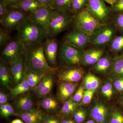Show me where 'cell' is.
Masks as SVG:
<instances>
[{"label": "cell", "instance_id": "27", "mask_svg": "<svg viewBox=\"0 0 123 123\" xmlns=\"http://www.w3.org/2000/svg\"><path fill=\"white\" fill-rule=\"evenodd\" d=\"M111 68L113 75L123 78V58L120 57L115 59L112 62Z\"/></svg>", "mask_w": 123, "mask_h": 123}, {"label": "cell", "instance_id": "44", "mask_svg": "<svg viewBox=\"0 0 123 123\" xmlns=\"http://www.w3.org/2000/svg\"><path fill=\"white\" fill-rule=\"evenodd\" d=\"M114 86L116 89L119 91L123 90V78H119L114 82Z\"/></svg>", "mask_w": 123, "mask_h": 123}, {"label": "cell", "instance_id": "24", "mask_svg": "<svg viewBox=\"0 0 123 123\" xmlns=\"http://www.w3.org/2000/svg\"><path fill=\"white\" fill-rule=\"evenodd\" d=\"M41 105L44 110L49 112H52L55 111L58 108V103L54 97L48 96L42 101Z\"/></svg>", "mask_w": 123, "mask_h": 123}, {"label": "cell", "instance_id": "28", "mask_svg": "<svg viewBox=\"0 0 123 123\" xmlns=\"http://www.w3.org/2000/svg\"><path fill=\"white\" fill-rule=\"evenodd\" d=\"M10 76L7 66L4 63L1 62L0 64V80L2 85L7 88L11 82Z\"/></svg>", "mask_w": 123, "mask_h": 123}, {"label": "cell", "instance_id": "30", "mask_svg": "<svg viewBox=\"0 0 123 123\" xmlns=\"http://www.w3.org/2000/svg\"><path fill=\"white\" fill-rule=\"evenodd\" d=\"M72 0H53L52 8L55 10L69 11Z\"/></svg>", "mask_w": 123, "mask_h": 123}, {"label": "cell", "instance_id": "22", "mask_svg": "<svg viewBox=\"0 0 123 123\" xmlns=\"http://www.w3.org/2000/svg\"><path fill=\"white\" fill-rule=\"evenodd\" d=\"M11 97H15L20 95L24 94L31 89L28 83L26 76L22 81L17 84L13 88H8Z\"/></svg>", "mask_w": 123, "mask_h": 123}, {"label": "cell", "instance_id": "13", "mask_svg": "<svg viewBox=\"0 0 123 123\" xmlns=\"http://www.w3.org/2000/svg\"><path fill=\"white\" fill-rule=\"evenodd\" d=\"M111 111L105 104L98 102L91 108L90 116L97 123H109Z\"/></svg>", "mask_w": 123, "mask_h": 123}, {"label": "cell", "instance_id": "21", "mask_svg": "<svg viewBox=\"0 0 123 123\" xmlns=\"http://www.w3.org/2000/svg\"><path fill=\"white\" fill-rule=\"evenodd\" d=\"M15 105L18 110L21 112H24L33 109V101L30 95L24 94L18 98Z\"/></svg>", "mask_w": 123, "mask_h": 123}, {"label": "cell", "instance_id": "26", "mask_svg": "<svg viewBox=\"0 0 123 123\" xmlns=\"http://www.w3.org/2000/svg\"><path fill=\"white\" fill-rule=\"evenodd\" d=\"M77 107L76 102L73 99H68L64 102L61 110V114L64 116H69L74 114L76 110Z\"/></svg>", "mask_w": 123, "mask_h": 123}, {"label": "cell", "instance_id": "4", "mask_svg": "<svg viewBox=\"0 0 123 123\" xmlns=\"http://www.w3.org/2000/svg\"><path fill=\"white\" fill-rule=\"evenodd\" d=\"M73 23L74 17L69 11L55 10L47 30L48 36L54 38L68 29Z\"/></svg>", "mask_w": 123, "mask_h": 123}, {"label": "cell", "instance_id": "31", "mask_svg": "<svg viewBox=\"0 0 123 123\" xmlns=\"http://www.w3.org/2000/svg\"><path fill=\"white\" fill-rule=\"evenodd\" d=\"M87 0H72L69 12L74 15L86 7Z\"/></svg>", "mask_w": 123, "mask_h": 123}, {"label": "cell", "instance_id": "8", "mask_svg": "<svg viewBox=\"0 0 123 123\" xmlns=\"http://www.w3.org/2000/svg\"><path fill=\"white\" fill-rule=\"evenodd\" d=\"M86 8L91 13L103 24L108 23L111 12L104 0H87Z\"/></svg>", "mask_w": 123, "mask_h": 123}, {"label": "cell", "instance_id": "34", "mask_svg": "<svg viewBox=\"0 0 123 123\" xmlns=\"http://www.w3.org/2000/svg\"><path fill=\"white\" fill-rule=\"evenodd\" d=\"M0 113L3 117L7 118L10 116L15 115V110L10 104L7 103L0 106Z\"/></svg>", "mask_w": 123, "mask_h": 123}, {"label": "cell", "instance_id": "11", "mask_svg": "<svg viewBox=\"0 0 123 123\" xmlns=\"http://www.w3.org/2000/svg\"><path fill=\"white\" fill-rule=\"evenodd\" d=\"M12 8L9 10L0 23L4 28L7 30H17L27 17L24 11L18 9Z\"/></svg>", "mask_w": 123, "mask_h": 123}, {"label": "cell", "instance_id": "6", "mask_svg": "<svg viewBox=\"0 0 123 123\" xmlns=\"http://www.w3.org/2000/svg\"><path fill=\"white\" fill-rule=\"evenodd\" d=\"M26 47L18 39L9 42L3 49L1 56L4 61L10 64L25 54Z\"/></svg>", "mask_w": 123, "mask_h": 123}, {"label": "cell", "instance_id": "33", "mask_svg": "<svg viewBox=\"0 0 123 123\" xmlns=\"http://www.w3.org/2000/svg\"><path fill=\"white\" fill-rule=\"evenodd\" d=\"M110 48L113 52H119L123 49V35L114 38L111 43Z\"/></svg>", "mask_w": 123, "mask_h": 123}, {"label": "cell", "instance_id": "41", "mask_svg": "<svg viewBox=\"0 0 123 123\" xmlns=\"http://www.w3.org/2000/svg\"><path fill=\"white\" fill-rule=\"evenodd\" d=\"M84 88L82 86L79 87L73 97V99L76 102H78L82 100L84 96Z\"/></svg>", "mask_w": 123, "mask_h": 123}, {"label": "cell", "instance_id": "42", "mask_svg": "<svg viewBox=\"0 0 123 123\" xmlns=\"http://www.w3.org/2000/svg\"><path fill=\"white\" fill-rule=\"evenodd\" d=\"M115 22L118 28L123 31V13L118 14L115 18Z\"/></svg>", "mask_w": 123, "mask_h": 123}, {"label": "cell", "instance_id": "10", "mask_svg": "<svg viewBox=\"0 0 123 123\" xmlns=\"http://www.w3.org/2000/svg\"><path fill=\"white\" fill-rule=\"evenodd\" d=\"M54 12L53 8L46 5L35 12L31 13L27 18L33 22L43 27L47 31Z\"/></svg>", "mask_w": 123, "mask_h": 123}, {"label": "cell", "instance_id": "49", "mask_svg": "<svg viewBox=\"0 0 123 123\" xmlns=\"http://www.w3.org/2000/svg\"><path fill=\"white\" fill-rule=\"evenodd\" d=\"M104 0V1L107 2L108 4L111 6L115 3L117 0Z\"/></svg>", "mask_w": 123, "mask_h": 123}, {"label": "cell", "instance_id": "47", "mask_svg": "<svg viewBox=\"0 0 123 123\" xmlns=\"http://www.w3.org/2000/svg\"><path fill=\"white\" fill-rule=\"evenodd\" d=\"M39 0L44 4L52 8V6L53 0Z\"/></svg>", "mask_w": 123, "mask_h": 123}, {"label": "cell", "instance_id": "14", "mask_svg": "<svg viewBox=\"0 0 123 123\" xmlns=\"http://www.w3.org/2000/svg\"><path fill=\"white\" fill-rule=\"evenodd\" d=\"M67 67L58 73L60 81L75 83L80 80L84 74L82 69L75 66Z\"/></svg>", "mask_w": 123, "mask_h": 123}, {"label": "cell", "instance_id": "5", "mask_svg": "<svg viewBox=\"0 0 123 123\" xmlns=\"http://www.w3.org/2000/svg\"><path fill=\"white\" fill-rule=\"evenodd\" d=\"M75 27L79 28L90 36L95 30L104 24L99 21L86 7L74 15Z\"/></svg>", "mask_w": 123, "mask_h": 123}, {"label": "cell", "instance_id": "36", "mask_svg": "<svg viewBox=\"0 0 123 123\" xmlns=\"http://www.w3.org/2000/svg\"><path fill=\"white\" fill-rule=\"evenodd\" d=\"M102 93L105 98H111L113 95V87L111 84L107 82L104 84L102 88Z\"/></svg>", "mask_w": 123, "mask_h": 123}, {"label": "cell", "instance_id": "20", "mask_svg": "<svg viewBox=\"0 0 123 123\" xmlns=\"http://www.w3.org/2000/svg\"><path fill=\"white\" fill-rule=\"evenodd\" d=\"M46 5L39 0H21L17 4L10 7L31 13Z\"/></svg>", "mask_w": 123, "mask_h": 123}, {"label": "cell", "instance_id": "29", "mask_svg": "<svg viewBox=\"0 0 123 123\" xmlns=\"http://www.w3.org/2000/svg\"><path fill=\"white\" fill-rule=\"evenodd\" d=\"M44 75V74L28 71L26 76L31 89H35Z\"/></svg>", "mask_w": 123, "mask_h": 123}, {"label": "cell", "instance_id": "40", "mask_svg": "<svg viewBox=\"0 0 123 123\" xmlns=\"http://www.w3.org/2000/svg\"><path fill=\"white\" fill-rule=\"evenodd\" d=\"M7 4L4 0H0V22H2L9 10L7 9Z\"/></svg>", "mask_w": 123, "mask_h": 123}, {"label": "cell", "instance_id": "3", "mask_svg": "<svg viewBox=\"0 0 123 123\" xmlns=\"http://www.w3.org/2000/svg\"><path fill=\"white\" fill-rule=\"evenodd\" d=\"M83 51V50L64 41L59 47L57 59L63 66H75L81 64Z\"/></svg>", "mask_w": 123, "mask_h": 123}, {"label": "cell", "instance_id": "50", "mask_svg": "<svg viewBox=\"0 0 123 123\" xmlns=\"http://www.w3.org/2000/svg\"><path fill=\"white\" fill-rule=\"evenodd\" d=\"M11 123H24V121L21 119H15L13 120Z\"/></svg>", "mask_w": 123, "mask_h": 123}, {"label": "cell", "instance_id": "38", "mask_svg": "<svg viewBox=\"0 0 123 123\" xmlns=\"http://www.w3.org/2000/svg\"><path fill=\"white\" fill-rule=\"evenodd\" d=\"M110 8L112 12L118 14L123 13V0H117Z\"/></svg>", "mask_w": 123, "mask_h": 123}, {"label": "cell", "instance_id": "23", "mask_svg": "<svg viewBox=\"0 0 123 123\" xmlns=\"http://www.w3.org/2000/svg\"><path fill=\"white\" fill-rule=\"evenodd\" d=\"M112 62L107 56H102L93 66L94 70L97 73H105L111 67Z\"/></svg>", "mask_w": 123, "mask_h": 123}, {"label": "cell", "instance_id": "16", "mask_svg": "<svg viewBox=\"0 0 123 123\" xmlns=\"http://www.w3.org/2000/svg\"><path fill=\"white\" fill-rule=\"evenodd\" d=\"M104 51L98 47L92 48L83 51L81 63L86 65H93L103 56Z\"/></svg>", "mask_w": 123, "mask_h": 123}, {"label": "cell", "instance_id": "15", "mask_svg": "<svg viewBox=\"0 0 123 123\" xmlns=\"http://www.w3.org/2000/svg\"><path fill=\"white\" fill-rule=\"evenodd\" d=\"M9 65L10 73L14 82L17 85L22 81L26 75L25 55Z\"/></svg>", "mask_w": 123, "mask_h": 123}, {"label": "cell", "instance_id": "32", "mask_svg": "<svg viewBox=\"0 0 123 123\" xmlns=\"http://www.w3.org/2000/svg\"><path fill=\"white\" fill-rule=\"evenodd\" d=\"M109 123H123V111L117 108L111 109Z\"/></svg>", "mask_w": 123, "mask_h": 123}, {"label": "cell", "instance_id": "17", "mask_svg": "<svg viewBox=\"0 0 123 123\" xmlns=\"http://www.w3.org/2000/svg\"><path fill=\"white\" fill-rule=\"evenodd\" d=\"M53 74H45L35 88L36 92L39 97H44L51 92L53 88Z\"/></svg>", "mask_w": 123, "mask_h": 123}, {"label": "cell", "instance_id": "53", "mask_svg": "<svg viewBox=\"0 0 123 123\" xmlns=\"http://www.w3.org/2000/svg\"></svg>", "mask_w": 123, "mask_h": 123}, {"label": "cell", "instance_id": "2", "mask_svg": "<svg viewBox=\"0 0 123 123\" xmlns=\"http://www.w3.org/2000/svg\"><path fill=\"white\" fill-rule=\"evenodd\" d=\"M17 30L18 39L26 48L41 44L48 36L45 29L27 17Z\"/></svg>", "mask_w": 123, "mask_h": 123}, {"label": "cell", "instance_id": "19", "mask_svg": "<svg viewBox=\"0 0 123 123\" xmlns=\"http://www.w3.org/2000/svg\"><path fill=\"white\" fill-rule=\"evenodd\" d=\"M61 82L57 87V97L60 101L65 102L69 99L75 92L76 84L68 82Z\"/></svg>", "mask_w": 123, "mask_h": 123}, {"label": "cell", "instance_id": "12", "mask_svg": "<svg viewBox=\"0 0 123 123\" xmlns=\"http://www.w3.org/2000/svg\"><path fill=\"white\" fill-rule=\"evenodd\" d=\"M43 51L45 57L49 64L54 68H55L57 63L58 54V40L54 38L47 39L43 45Z\"/></svg>", "mask_w": 123, "mask_h": 123}, {"label": "cell", "instance_id": "51", "mask_svg": "<svg viewBox=\"0 0 123 123\" xmlns=\"http://www.w3.org/2000/svg\"><path fill=\"white\" fill-rule=\"evenodd\" d=\"M85 123H97L93 120H90Z\"/></svg>", "mask_w": 123, "mask_h": 123}, {"label": "cell", "instance_id": "46", "mask_svg": "<svg viewBox=\"0 0 123 123\" xmlns=\"http://www.w3.org/2000/svg\"><path fill=\"white\" fill-rule=\"evenodd\" d=\"M8 6L11 7L17 4L21 0H4Z\"/></svg>", "mask_w": 123, "mask_h": 123}, {"label": "cell", "instance_id": "1", "mask_svg": "<svg viewBox=\"0 0 123 123\" xmlns=\"http://www.w3.org/2000/svg\"><path fill=\"white\" fill-rule=\"evenodd\" d=\"M27 71L43 74H54L58 68L49 64L44 55L43 45H34L26 48L25 55Z\"/></svg>", "mask_w": 123, "mask_h": 123}, {"label": "cell", "instance_id": "18", "mask_svg": "<svg viewBox=\"0 0 123 123\" xmlns=\"http://www.w3.org/2000/svg\"><path fill=\"white\" fill-rule=\"evenodd\" d=\"M15 115L22 120L24 123H40L45 117L42 111L35 108Z\"/></svg>", "mask_w": 123, "mask_h": 123}, {"label": "cell", "instance_id": "35", "mask_svg": "<svg viewBox=\"0 0 123 123\" xmlns=\"http://www.w3.org/2000/svg\"><path fill=\"white\" fill-rule=\"evenodd\" d=\"M74 118L77 123H83L86 116V112L84 109L76 110L74 113Z\"/></svg>", "mask_w": 123, "mask_h": 123}, {"label": "cell", "instance_id": "52", "mask_svg": "<svg viewBox=\"0 0 123 123\" xmlns=\"http://www.w3.org/2000/svg\"><path fill=\"white\" fill-rule=\"evenodd\" d=\"M120 57H122V58H123V54H122V55L120 56Z\"/></svg>", "mask_w": 123, "mask_h": 123}, {"label": "cell", "instance_id": "37", "mask_svg": "<svg viewBox=\"0 0 123 123\" xmlns=\"http://www.w3.org/2000/svg\"><path fill=\"white\" fill-rule=\"evenodd\" d=\"M10 37L7 30L0 28V47L6 45L9 43Z\"/></svg>", "mask_w": 123, "mask_h": 123}, {"label": "cell", "instance_id": "39", "mask_svg": "<svg viewBox=\"0 0 123 123\" xmlns=\"http://www.w3.org/2000/svg\"><path fill=\"white\" fill-rule=\"evenodd\" d=\"M94 92L95 91L93 90H86L85 91L82 99V102L83 104H88L90 103Z\"/></svg>", "mask_w": 123, "mask_h": 123}, {"label": "cell", "instance_id": "43", "mask_svg": "<svg viewBox=\"0 0 123 123\" xmlns=\"http://www.w3.org/2000/svg\"><path fill=\"white\" fill-rule=\"evenodd\" d=\"M40 123H61V121L55 117H44Z\"/></svg>", "mask_w": 123, "mask_h": 123}, {"label": "cell", "instance_id": "9", "mask_svg": "<svg viewBox=\"0 0 123 123\" xmlns=\"http://www.w3.org/2000/svg\"><path fill=\"white\" fill-rule=\"evenodd\" d=\"M64 41L83 50L90 43V37L80 29L75 27L65 35Z\"/></svg>", "mask_w": 123, "mask_h": 123}, {"label": "cell", "instance_id": "7", "mask_svg": "<svg viewBox=\"0 0 123 123\" xmlns=\"http://www.w3.org/2000/svg\"><path fill=\"white\" fill-rule=\"evenodd\" d=\"M115 29L112 25L106 24L96 29L90 36V43L97 47L105 46L114 38Z\"/></svg>", "mask_w": 123, "mask_h": 123}, {"label": "cell", "instance_id": "48", "mask_svg": "<svg viewBox=\"0 0 123 123\" xmlns=\"http://www.w3.org/2000/svg\"><path fill=\"white\" fill-rule=\"evenodd\" d=\"M61 123H77L74 120L71 119H66L63 120L61 121Z\"/></svg>", "mask_w": 123, "mask_h": 123}, {"label": "cell", "instance_id": "45", "mask_svg": "<svg viewBox=\"0 0 123 123\" xmlns=\"http://www.w3.org/2000/svg\"><path fill=\"white\" fill-rule=\"evenodd\" d=\"M8 97L7 94L2 91L0 92V105L7 103Z\"/></svg>", "mask_w": 123, "mask_h": 123}, {"label": "cell", "instance_id": "25", "mask_svg": "<svg viewBox=\"0 0 123 123\" xmlns=\"http://www.w3.org/2000/svg\"><path fill=\"white\" fill-rule=\"evenodd\" d=\"M84 84L86 90L95 91L99 86V79L92 74L89 73L85 77Z\"/></svg>", "mask_w": 123, "mask_h": 123}]
</instances>
